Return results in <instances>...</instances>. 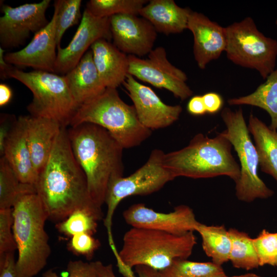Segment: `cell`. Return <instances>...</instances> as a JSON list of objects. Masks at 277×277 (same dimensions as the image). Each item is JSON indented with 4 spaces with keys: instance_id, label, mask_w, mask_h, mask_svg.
I'll list each match as a JSON object with an SVG mask.
<instances>
[{
    "instance_id": "6da1fadb",
    "label": "cell",
    "mask_w": 277,
    "mask_h": 277,
    "mask_svg": "<svg viewBox=\"0 0 277 277\" xmlns=\"http://www.w3.org/2000/svg\"><path fill=\"white\" fill-rule=\"evenodd\" d=\"M34 187L50 220L60 222L79 209L90 210L101 220L103 217L102 208L90 197L86 175L74 156L65 127Z\"/></svg>"
},
{
    "instance_id": "7a4b0ae2",
    "label": "cell",
    "mask_w": 277,
    "mask_h": 277,
    "mask_svg": "<svg viewBox=\"0 0 277 277\" xmlns=\"http://www.w3.org/2000/svg\"><path fill=\"white\" fill-rule=\"evenodd\" d=\"M67 132L74 156L86 175L90 197L102 208L110 180L123 176L124 148L107 130L94 124H80Z\"/></svg>"
},
{
    "instance_id": "3957f363",
    "label": "cell",
    "mask_w": 277,
    "mask_h": 277,
    "mask_svg": "<svg viewBox=\"0 0 277 277\" xmlns=\"http://www.w3.org/2000/svg\"><path fill=\"white\" fill-rule=\"evenodd\" d=\"M12 214L18 276L34 277L44 268L51 252L45 229L48 215L34 185H29L17 195Z\"/></svg>"
},
{
    "instance_id": "277c9868",
    "label": "cell",
    "mask_w": 277,
    "mask_h": 277,
    "mask_svg": "<svg viewBox=\"0 0 277 277\" xmlns=\"http://www.w3.org/2000/svg\"><path fill=\"white\" fill-rule=\"evenodd\" d=\"M232 148L222 132L213 137L200 133L186 147L165 153L163 163L175 178L226 176L235 183L240 176V166L232 154Z\"/></svg>"
},
{
    "instance_id": "5b68a950",
    "label": "cell",
    "mask_w": 277,
    "mask_h": 277,
    "mask_svg": "<svg viewBox=\"0 0 277 277\" xmlns=\"http://www.w3.org/2000/svg\"><path fill=\"white\" fill-rule=\"evenodd\" d=\"M84 123L104 128L124 149L139 146L151 134V130L139 121L134 106L121 98L116 88H106L101 94L80 106L69 125Z\"/></svg>"
},
{
    "instance_id": "8992f818",
    "label": "cell",
    "mask_w": 277,
    "mask_h": 277,
    "mask_svg": "<svg viewBox=\"0 0 277 277\" xmlns=\"http://www.w3.org/2000/svg\"><path fill=\"white\" fill-rule=\"evenodd\" d=\"M123 241L118 254L124 264L131 269L143 265L159 271L176 260L187 259L196 244L193 232L179 235L136 227L126 232Z\"/></svg>"
},
{
    "instance_id": "52a82bcc",
    "label": "cell",
    "mask_w": 277,
    "mask_h": 277,
    "mask_svg": "<svg viewBox=\"0 0 277 277\" xmlns=\"http://www.w3.org/2000/svg\"><path fill=\"white\" fill-rule=\"evenodd\" d=\"M226 129L222 131L230 142L239 160L240 176L235 183V195L244 202L272 196L274 191L260 177L259 156L250 135L241 108L233 111L224 108L221 114Z\"/></svg>"
},
{
    "instance_id": "ba28073f",
    "label": "cell",
    "mask_w": 277,
    "mask_h": 277,
    "mask_svg": "<svg viewBox=\"0 0 277 277\" xmlns=\"http://www.w3.org/2000/svg\"><path fill=\"white\" fill-rule=\"evenodd\" d=\"M7 77L17 80L32 92L27 106L31 115L53 119L65 127L69 125L77 107L64 75L36 70L24 72L13 67Z\"/></svg>"
},
{
    "instance_id": "9c48e42d",
    "label": "cell",
    "mask_w": 277,
    "mask_h": 277,
    "mask_svg": "<svg viewBox=\"0 0 277 277\" xmlns=\"http://www.w3.org/2000/svg\"><path fill=\"white\" fill-rule=\"evenodd\" d=\"M164 154L162 150L154 149L145 164L133 173L127 177H113L109 181L105 201L107 210L104 224L111 249L116 248L112 225L113 216L119 203L128 196L147 195L155 192L175 179L164 165Z\"/></svg>"
},
{
    "instance_id": "30bf717a",
    "label": "cell",
    "mask_w": 277,
    "mask_h": 277,
    "mask_svg": "<svg viewBox=\"0 0 277 277\" xmlns=\"http://www.w3.org/2000/svg\"><path fill=\"white\" fill-rule=\"evenodd\" d=\"M227 57L234 64L255 69L264 79L275 70L277 41L260 32L251 17L225 27Z\"/></svg>"
},
{
    "instance_id": "8fae6325",
    "label": "cell",
    "mask_w": 277,
    "mask_h": 277,
    "mask_svg": "<svg viewBox=\"0 0 277 277\" xmlns=\"http://www.w3.org/2000/svg\"><path fill=\"white\" fill-rule=\"evenodd\" d=\"M145 59L129 55L128 73L143 82L158 88L165 89L184 101L193 94L186 82V73L168 61L165 48L153 49Z\"/></svg>"
},
{
    "instance_id": "7c38bea8",
    "label": "cell",
    "mask_w": 277,
    "mask_h": 277,
    "mask_svg": "<svg viewBox=\"0 0 277 277\" xmlns=\"http://www.w3.org/2000/svg\"><path fill=\"white\" fill-rule=\"evenodd\" d=\"M50 0L26 3L16 7L1 6L4 15L0 17V44L4 49H12L24 45L30 37L46 27L49 22L46 12Z\"/></svg>"
},
{
    "instance_id": "4fadbf2b",
    "label": "cell",
    "mask_w": 277,
    "mask_h": 277,
    "mask_svg": "<svg viewBox=\"0 0 277 277\" xmlns=\"http://www.w3.org/2000/svg\"><path fill=\"white\" fill-rule=\"evenodd\" d=\"M125 221L132 227L144 228L183 235L196 231L198 222L193 210L181 205L168 213L157 212L142 203L135 204L123 213Z\"/></svg>"
},
{
    "instance_id": "5bb4252c",
    "label": "cell",
    "mask_w": 277,
    "mask_h": 277,
    "mask_svg": "<svg viewBox=\"0 0 277 277\" xmlns=\"http://www.w3.org/2000/svg\"><path fill=\"white\" fill-rule=\"evenodd\" d=\"M112 39L109 17L93 15L86 8L80 24L68 45L57 47L54 73L66 74L78 63L89 47L100 39Z\"/></svg>"
},
{
    "instance_id": "9a60e30c",
    "label": "cell",
    "mask_w": 277,
    "mask_h": 277,
    "mask_svg": "<svg viewBox=\"0 0 277 277\" xmlns=\"http://www.w3.org/2000/svg\"><path fill=\"white\" fill-rule=\"evenodd\" d=\"M123 85L145 128L150 130L166 128L179 118L182 111L180 105L165 104L151 88L140 83L132 75L128 74Z\"/></svg>"
},
{
    "instance_id": "2e32d148",
    "label": "cell",
    "mask_w": 277,
    "mask_h": 277,
    "mask_svg": "<svg viewBox=\"0 0 277 277\" xmlns=\"http://www.w3.org/2000/svg\"><path fill=\"white\" fill-rule=\"evenodd\" d=\"M60 0L54 3V13L48 25L35 33L31 42L22 49L4 55L6 63L36 70L54 73L57 56L56 22Z\"/></svg>"
},
{
    "instance_id": "e0dca14e",
    "label": "cell",
    "mask_w": 277,
    "mask_h": 277,
    "mask_svg": "<svg viewBox=\"0 0 277 277\" xmlns=\"http://www.w3.org/2000/svg\"><path fill=\"white\" fill-rule=\"evenodd\" d=\"M109 20L113 44L123 53L140 57L153 49L157 32L146 19L119 14L110 16Z\"/></svg>"
},
{
    "instance_id": "ac0fdd59",
    "label": "cell",
    "mask_w": 277,
    "mask_h": 277,
    "mask_svg": "<svg viewBox=\"0 0 277 277\" xmlns=\"http://www.w3.org/2000/svg\"><path fill=\"white\" fill-rule=\"evenodd\" d=\"M187 29L193 36L194 56L200 69H205L208 63L219 58L225 51V27L211 21L203 14L191 11Z\"/></svg>"
},
{
    "instance_id": "d6986e66",
    "label": "cell",
    "mask_w": 277,
    "mask_h": 277,
    "mask_svg": "<svg viewBox=\"0 0 277 277\" xmlns=\"http://www.w3.org/2000/svg\"><path fill=\"white\" fill-rule=\"evenodd\" d=\"M3 156L22 183L34 186L37 175L27 142L26 116H19L13 124L5 143Z\"/></svg>"
},
{
    "instance_id": "ffe728a7",
    "label": "cell",
    "mask_w": 277,
    "mask_h": 277,
    "mask_svg": "<svg viewBox=\"0 0 277 277\" xmlns=\"http://www.w3.org/2000/svg\"><path fill=\"white\" fill-rule=\"evenodd\" d=\"M27 138L34 169L37 175L47 162L63 127L53 119L26 116Z\"/></svg>"
},
{
    "instance_id": "44dd1931",
    "label": "cell",
    "mask_w": 277,
    "mask_h": 277,
    "mask_svg": "<svg viewBox=\"0 0 277 277\" xmlns=\"http://www.w3.org/2000/svg\"><path fill=\"white\" fill-rule=\"evenodd\" d=\"M90 48L94 64L105 86L116 88L123 84L129 74L128 56L105 39L96 41Z\"/></svg>"
},
{
    "instance_id": "7402d4cb",
    "label": "cell",
    "mask_w": 277,
    "mask_h": 277,
    "mask_svg": "<svg viewBox=\"0 0 277 277\" xmlns=\"http://www.w3.org/2000/svg\"><path fill=\"white\" fill-rule=\"evenodd\" d=\"M64 76L77 108L106 89L94 64L91 49L88 50L77 65Z\"/></svg>"
},
{
    "instance_id": "603a6c76",
    "label": "cell",
    "mask_w": 277,
    "mask_h": 277,
    "mask_svg": "<svg viewBox=\"0 0 277 277\" xmlns=\"http://www.w3.org/2000/svg\"><path fill=\"white\" fill-rule=\"evenodd\" d=\"M191 11L179 6L173 0H151L141 9L139 15L148 20L157 32L169 35L187 29Z\"/></svg>"
},
{
    "instance_id": "cb8c5ba5",
    "label": "cell",
    "mask_w": 277,
    "mask_h": 277,
    "mask_svg": "<svg viewBox=\"0 0 277 277\" xmlns=\"http://www.w3.org/2000/svg\"><path fill=\"white\" fill-rule=\"evenodd\" d=\"M247 126L254 141L261 170L277 182V131L252 113L249 116Z\"/></svg>"
},
{
    "instance_id": "d4e9b609",
    "label": "cell",
    "mask_w": 277,
    "mask_h": 277,
    "mask_svg": "<svg viewBox=\"0 0 277 277\" xmlns=\"http://www.w3.org/2000/svg\"><path fill=\"white\" fill-rule=\"evenodd\" d=\"M231 106L250 105L266 111L270 116L269 127L277 131V69H275L252 93L230 98Z\"/></svg>"
},
{
    "instance_id": "484cf974",
    "label": "cell",
    "mask_w": 277,
    "mask_h": 277,
    "mask_svg": "<svg viewBox=\"0 0 277 277\" xmlns=\"http://www.w3.org/2000/svg\"><path fill=\"white\" fill-rule=\"evenodd\" d=\"M201 236L202 247L214 264L222 266L229 261L231 242L224 225H207L200 223L196 231Z\"/></svg>"
},
{
    "instance_id": "4316f807",
    "label": "cell",
    "mask_w": 277,
    "mask_h": 277,
    "mask_svg": "<svg viewBox=\"0 0 277 277\" xmlns=\"http://www.w3.org/2000/svg\"><path fill=\"white\" fill-rule=\"evenodd\" d=\"M228 230L231 242L229 261L232 266L247 270L260 266L253 239L248 233L235 228Z\"/></svg>"
},
{
    "instance_id": "83f0119b",
    "label": "cell",
    "mask_w": 277,
    "mask_h": 277,
    "mask_svg": "<svg viewBox=\"0 0 277 277\" xmlns=\"http://www.w3.org/2000/svg\"><path fill=\"white\" fill-rule=\"evenodd\" d=\"M162 277H225L222 266L212 262H199L181 259L159 271Z\"/></svg>"
},
{
    "instance_id": "f1b7e54d",
    "label": "cell",
    "mask_w": 277,
    "mask_h": 277,
    "mask_svg": "<svg viewBox=\"0 0 277 277\" xmlns=\"http://www.w3.org/2000/svg\"><path fill=\"white\" fill-rule=\"evenodd\" d=\"M148 2L146 0H91L87 3L86 8L98 17H110L119 14L137 15Z\"/></svg>"
},
{
    "instance_id": "f546056e",
    "label": "cell",
    "mask_w": 277,
    "mask_h": 277,
    "mask_svg": "<svg viewBox=\"0 0 277 277\" xmlns=\"http://www.w3.org/2000/svg\"><path fill=\"white\" fill-rule=\"evenodd\" d=\"M30 185L22 183L5 157H1L0 209L12 208L17 195Z\"/></svg>"
},
{
    "instance_id": "4dcf8cb0",
    "label": "cell",
    "mask_w": 277,
    "mask_h": 277,
    "mask_svg": "<svg viewBox=\"0 0 277 277\" xmlns=\"http://www.w3.org/2000/svg\"><path fill=\"white\" fill-rule=\"evenodd\" d=\"M101 219L92 211L85 209L74 211L66 219L58 222L56 228L61 233L69 236L86 233L93 235Z\"/></svg>"
},
{
    "instance_id": "1f68e13d",
    "label": "cell",
    "mask_w": 277,
    "mask_h": 277,
    "mask_svg": "<svg viewBox=\"0 0 277 277\" xmlns=\"http://www.w3.org/2000/svg\"><path fill=\"white\" fill-rule=\"evenodd\" d=\"M81 4V0H60L56 22V40L57 47H61V41L66 30L78 24L80 19H82Z\"/></svg>"
},
{
    "instance_id": "d6a6232c",
    "label": "cell",
    "mask_w": 277,
    "mask_h": 277,
    "mask_svg": "<svg viewBox=\"0 0 277 277\" xmlns=\"http://www.w3.org/2000/svg\"><path fill=\"white\" fill-rule=\"evenodd\" d=\"M260 266L265 265L275 266L277 263V232L263 230L253 239Z\"/></svg>"
},
{
    "instance_id": "836d02e7",
    "label": "cell",
    "mask_w": 277,
    "mask_h": 277,
    "mask_svg": "<svg viewBox=\"0 0 277 277\" xmlns=\"http://www.w3.org/2000/svg\"><path fill=\"white\" fill-rule=\"evenodd\" d=\"M12 208L0 209V257L17 249L14 238Z\"/></svg>"
},
{
    "instance_id": "e575fe53",
    "label": "cell",
    "mask_w": 277,
    "mask_h": 277,
    "mask_svg": "<svg viewBox=\"0 0 277 277\" xmlns=\"http://www.w3.org/2000/svg\"><path fill=\"white\" fill-rule=\"evenodd\" d=\"M100 246V241L94 238L93 235L83 233L71 237L68 249L75 254L84 256L90 260Z\"/></svg>"
},
{
    "instance_id": "d590c367",
    "label": "cell",
    "mask_w": 277,
    "mask_h": 277,
    "mask_svg": "<svg viewBox=\"0 0 277 277\" xmlns=\"http://www.w3.org/2000/svg\"><path fill=\"white\" fill-rule=\"evenodd\" d=\"M42 277H96L93 262H85L82 260L70 261L66 269L60 275L52 269L44 272Z\"/></svg>"
},
{
    "instance_id": "8d00e7d4",
    "label": "cell",
    "mask_w": 277,
    "mask_h": 277,
    "mask_svg": "<svg viewBox=\"0 0 277 277\" xmlns=\"http://www.w3.org/2000/svg\"><path fill=\"white\" fill-rule=\"evenodd\" d=\"M14 252L0 257V277H18Z\"/></svg>"
},
{
    "instance_id": "74e56055",
    "label": "cell",
    "mask_w": 277,
    "mask_h": 277,
    "mask_svg": "<svg viewBox=\"0 0 277 277\" xmlns=\"http://www.w3.org/2000/svg\"><path fill=\"white\" fill-rule=\"evenodd\" d=\"M202 96L207 113L215 114L221 109L223 100L219 94L210 92L205 93Z\"/></svg>"
},
{
    "instance_id": "f35d334b",
    "label": "cell",
    "mask_w": 277,
    "mask_h": 277,
    "mask_svg": "<svg viewBox=\"0 0 277 277\" xmlns=\"http://www.w3.org/2000/svg\"><path fill=\"white\" fill-rule=\"evenodd\" d=\"M16 119L10 115L3 114L1 117L0 125V154L4 155L6 140Z\"/></svg>"
},
{
    "instance_id": "ab89813d",
    "label": "cell",
    "mask_w": 277,
    "mask_h": 277,
    "mask_svg": "<svg viewBox=\"0 0 277 277\" xmlns=\"http://www.w3.org/2000/svg\"><path fill=\"white\" fill-rule=\"evenodd\" d=\"M187 110L192 115H201L207 113L203 96L195 95L191 98L187 104Z\"/></svg>"
},
{
    "instance_id": "60d3db41",
    "label": "cell",
    "mask_w": 277,
    "mask_h": 277,
    "mask_svg": "<svg viewBox=\"0 0 277 277\" xmlns=\"http://www.w3.org/2000/svg\"><path fill=\"white\" fill-rule=\"evenodd\" d=\"M96 277H116L111 264L105 265L102 262H93Z\"/></svg>"
},
{
    "instance_id": "b9f144b4",
    "label": "cell",
    "mask_w": 277,
    "mask_h": 277,
    "mask_svg": "<svg viewBox=\"0 0 277 277\" xmlns=\"http://www.w3.org/2000/svg\"><path fill=\"white\" fill-rule=\"evenodd\" d=\"M134 269L137 277H162L159 270L146 266H137Z\"/></svg>"
},
{
    "instance_id": "7bdbcfd3",
    "label": "cell",
    "mask_w": 277,
    "mask_h": 277,
    "mask_svg": "<svg viewBox=\"0 0 277 277\" xmlns=\"http://www.w3.org/2000/svg\"><path fill=\"white\" fill-rule=\"evenodd\" d=\"M12 91L11 88L7 84H0V106L7 105L11 100Z\"/></svg>"
},
{
    "instance_id": "ee69618b",
    "label": "cell",
    "mask_w": 277,
    "mask_h": 277,
    "mask_svg": "<svg viewBox=\"0 0 277 277\" xmlns=\"http://www.w3.org/2000/svg\"><path fill=\"white\" fill-rule=\"evenodd\" d=\"M4 49L0 47V73L2 79L7 78V75L8 71L13 67L6 62L4 59Z\"/></svg>"
},
{
    "instance_id": "f6af8a7d",
    "label": "cell",
    "mask_w": 277,
    "mask_h": 277,
    "mask_svg": "<svg viewBox=\"0 0 277 277\" xmlns=\"http://www.w3.org/2000/svg\"><path fill=\"white\" fill-rule=\"evenodd\" d=\"M225 277H263L252 273H246L240 275H235L232 276H228L226 275Z\"/></svg>"
},
{
    "instance_id": "bcb514c9",
    "label": "cell",
    "mask_w": 277,
    "mask_h": 277,
    "mask_svg": "<svg viewBox=\"0 0 277 277\" xmlns=\"http://www.w3.org/2000/svg\"><path fill=\"white\" fill-rule=\"evenodd\" d=\"M275 266H276V267H277V263H276Z\"/></svg>"
}]
</instances>
